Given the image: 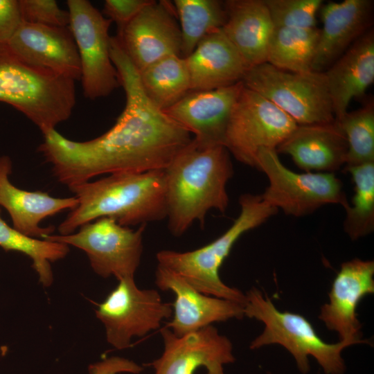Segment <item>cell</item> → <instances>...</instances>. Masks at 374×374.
I'll return each mask as SVG.
<instances>
[{"label":"cell","mask_w":374,"mask_h":374,"mask_svg":"<svg viewBox=\"0 0 374 374\" xmlns=\"http://www.w3.org/2000/svg\"><path fill=\"white\" fill-rule=\"evenodd\" d=\"M22 22L19 0H0V44H7Z\"/></svg>","instance_id":"34"},{"label":"cell","mask_w":374,"mask_h":374,"mask_svg":"<svg viewBox=\"0 0 374 374\" xmlns=\"http://www.w3.org/2000/svg\"><path fill=\"white\" fill-rule=\"evenodd\" d=\"M139 72L141 87L150 102L163 111L190 91L186 62L179 55H170Z\"/></svg>","instance_id":"25"},{"label":"cell","mask_w":374,"mask_h":374,"mask_svg":"<svg viewBox=\"0 0 374 374\" xmlns=\"http://www.w3.org/2000/svg\"><path fill=\"white\" fill-rule=\"evenodd\" d=\"M160 333L163 352L151 363L154 374H194L199 367L207 374H225L224 366L235 360L232 342L213 325L182 337L166 326Z\"/></svg>","instance_id":"14"},{"label":"cell","mask_w":374,"mask_h":374,"mask_svg":"<svg viewBox=\"0 0 374 374\" xmlns=\"http://www.w3.org/2000/svg\"><path fill=\"white\" fill-rule=\"evenodd\" d=\"M274 28L317 27L321 0H264Z\"/></svg>","instance_id":"31"},{"label":"cell","mask_w":374,"mask_h":374,"mask_svg":"<svg viewBox=\"0 0 374 374\" xmlns=\"http://www.w3.org/2000/svg\"><path fill=\"white\" fill-rule=\"evenodd\" d=\"M335 121L354 98L364 96L374 81V31L355 42L325 72Z\"/></svg>","instance_id":"22"},{"label":"cell","mask_w":374,"mask_h":374,"mask_svg":"<svg viewBox=\"0 0 374 374\" xmlns=\"http://www.w3.org/2000/svg\"><path fill=\"white\" fill-rule=\"evenodd\" d=\"M256 168L267 175L269 185L260 195L268 205L295 217L311 214L328 204L349 206L343 184L333 172L297 173L285 167L276 150L263 148Z\"/></svg>","instance_id":"8"},{"label":"cell","mask_w":374,"mask_h":374,"mask_svg":"<svg viewBox=\"0 0 374 374\" xmlns=\"http://www.w3.org/2000/svg\"><path fill=\"white\" fill-rule=\"evenodd\" d=\"M69 28L78 51L84 95L90 100L109 96L120 85L110 55L112 21L89 1L68 0Z\"/></svg>","instance_id":"12"},{"label":"cell","mask_w":374,"mask_h":374,"mask_svg":"<svg viewBox=\"0 0 374 374\" xmlns=\"http://www.w3.org/2000/svg\"><path fill=\"white\" fill-rule=\"evenodd\" d=\"M355 186L352 204L345 209L344 230L352 240L374 230V162L344 168Z\"/></svg>","instance_id":"29"},{"label":"cell","mask_w":374,"mask_h":374,"mask_svg":"<svg viewBox=\"0 0 374 374\" xmlns=\"http://www.w3.org/2000/svg\"><path fill=\"white\" fill-rule=\"evenodd\" d=\"M276 151L290 155L296 165L306 172H333L346 164L348 144L339 124L335 121L298 125Z\"/></svg>","instance_id":"21"},{"label":"cell","mask_w":374,"mask_h":374,"mask_svg":"<svg viewBox=\"0 0 374 374\" xmlns=\"http://www.w3.org/2000/svg\"><path fill=\"white\" fill-rule=\"evenodd\" d=\"M155 284L175 296L172 319L166 325L174 335L182 337L215 322L242 319L244 305L235 301L204 294L177 273L161 265L155 271Z\"/></svg>","instance_id":"16"},{"label":"cell","mask_w":374,"mask_h":374,"mask_svg":"<svg viewBox=\"0 0 374 374\" xmlns=\"http://www.w3.org/2000/svg\"><path fill=\"white\" fill-rule=\"evenodd\" d=\"M240 213L231 227L209 244L197 249L179 252L161 250L158 265L177 273L199 292L244 305L246 295L226 285L219 271L239 238L276 215L278 209L266 204L260 195L246 193L239 198Z\"/></svg>","instance_id":"5"},{"label":"cell","mask_w":374,"mask_h":374,"mask_svg":"<svg viewBox=\"0 0 374 374\" xmlns=\"http://www.w3.org/2000/svg\"><path fill=\"white\" fill-rule=\"evenodd\" d=\"M181 34V56L188 57L209 34L222 28L226 19L224 1L175 0Z\"/></svg>","instance_id":"27"},{"label":"cell","mask_w":374,"mask_h":374,"mask_svg":"<svg viewBox=\"0 0 374 374\" xmlns=\"http://www.w3.org/2000/svg\"><path fill=\"white\" fill-rule=\"evenodd\" d=\"M0 247L5 251H17L30 258L32 267L44 287L53 283L51 262L64 258L69 252V246L65 244L32 238L9 226L1 217V209Z\"/></svg>","instance_id":"28"},{"label":"cell","mask_w":374,"mask_h":374,"mask_svg":"<svg viewBox=\"0 0 374 374\" xmlns=\"http://www.w3.org/2000/svg\"><path fill=\"white\" fill-rule=\"evenodd\" d=\"M373 1L345 0L321 7L323 28L312 71L325 72L359 38L371 29Z\"/></svg>","instance_id":"19"},{"label":"cell","mask_w":374,"mask_h":374,"mask_svg":"<svg viewBox=\"0 0 374 374\" xmlns=\"http://www.w3.org/2000/svg\"><path fill=\"white\" fill-rule=\"evenodd\" d=\"M118 281L95 312L105 327L108 344L123 350L130 347L134 337L161 328L163 321L172 316V306L163 301L157 290L140 289L134 277Z\"/></svg>","instance_id":"11"},{"label":"cell","mask_w":374,"mask_h":374,"mask_svg":"<svg viewBox=\"0 0 374 374\" xmlns=\"http://www.w3.org/2000/svg\"><path fill=\"white\" fill-rule=\"evenodd\" d=\"M146 224L132 229L115 220L101 217L69 235H49L44 240L78 248L87 254L93 271L103 278L118 280L134 277L143 253Z\"/></svg>","instance_id":"10"},{"label":"cell","mask_w":374,"mask_h":374,"mask_svg":"<svg viewBox=\"0 0 374 374\" xmlns=\"http://www.w3.org/2000/svg\"><path fill=\"white\" fill-rule=\"evenodd\" d=\"M116 37L138 71L166 57L181 56V30L168 1L151 0Z\"/></svg>","instance_id":"13"},{"label":"cell","mask_w":374,"mask_h":374,"mask_svg":"<svg viewBox=\"0 0 374 374\" xmlns=\"http://www.w3.org/2000/svg\"><path fill=\"white\" fill-rule=\"evenodd\" d=\"M374 293V261L353 258L343 262L328 294L329 301L320 309L319 319L335 332L339 341L352 346L369 343L362 339L357 305Z\"/></svg>","instance_id":"15"},{"label":"cell","mask_w":374,"mask_h":374,"mask_svg":"<svg viewBox=\"0 0 374 374\" xmlns=\"http://www.w3.org/2000/svg\"><path fill=\"white\" fill-rule=\"evenodd\" d=\"M268 374H272V373H268ZM317 374H319V373H317Z\"/></svg>","instance_id":"36"},{"label":"cell","mask_w":374,"mask_h":374,"mask_svg":"<svg viewBox=\"0 0 374 374\" xmlns=\"http://www.w3.org/2000/svg\"><path fill=\"white\" fill-rule=\"evenodd\" d=\"M245 295L244 317L255 319L264 325L262 332L251 342L250 349L278 344L293 357L302 374L310 371V356L325 374L345 373L346 366L342 352L352 346L350 344L324 341L306 318L294 312L280 311L267 294L256 287L251 288Z\"/></svg>","instance_id":"6"},{"label":"cell","mask_w":374,"mask_h":374,"mask_svg":"<svg viewBox=\"0 0 374 374\" xmlns=\"http://www.w3.org/2000/svg\"><path fill=\"white\" fill-rule=\"evenodd\" d=\"M297 125L274 103L244 85L231 112L224 145L236 160L256 168L258 152L276 150Z\"/></svg>","instance_id":"9"},{"label":"cell","mask_w":374,"mask_h":374,"mask_svg":"<svg viewBox=\"0 0 374 374\" xmlns=\"http://www.w3.org/2000/svg\"><path fill=\"white\" fill-rule=\"evenodd\" d=\"M243 87L240 81L211 90L190 91L163 112L193 134L196 141L224 145L229 118Z\"/></svg>","instance_id":"18"},{"label":"cell","mask_w":374,"mask_h":374,"mask_svg":"<svg viewBox=\"0 0 374 374\" xmlns=\"http://www.w3.org/2000/svg\"><path fill=\"white\" fill-rule=\"evenodd\" d=\"M168 227L182 235L195 222L204 226L207 213H224L229 205L226 185L233 175L231 154L223 145L193 138L164 170Z\"/></svg>","instance_id":"2"},{"label":"cell","mask_w":374,"mask_h":374,"mask_svg":"<svg viewBox=\"0 0 374 374\" xmlns=\"http://www.w3.org/2000/svg\"><path fill=\"white\" fill-rule=\"evenodd\" d=\"M151 0H106L103 13L118 27L119 35L125 27Z\"/></svg>","instance_id":"33"},{"label":"cell","mask_w":374,"mask_h":374,"mask_svg":"<svg viewBox=\"0 0 374 374\" xmlns=\"http://www.w3.org/2000/svg\"><path fill=\"white\" fill-rule=\"evenodd\" d=\"M75 80L26 62L0 44V101L31 121L43 136L71 115Z\"/></svg>","instance_id":"4"},{"label":"cell","mask_w":374,"mask_h":374,"mask_svg":"<svg viewBox=\"0 0 374 374\" xmlns=\"http://www.w3.org/2000/svg\"><path fill=\"white\" fill-rule=\"evenodd\" d=\"M244 85L260 94L297 125L335 121L324 72L293 73L267 62L248 69Z\"/></svg>","instance_id":"7"},{"label":"cell","mask_w":374,"mask_h":374,"mask_svg":"<svg viewBox=\"0 0 374 374\" xmlns=\"http://www.w3.org/2000/svg\"><path fill=\"white\" fill-rule=\"evenodd\" d=\"M11 173V159L8 156H1L0 206L8 212L12 227L28 236L43 239L51 235L55 227H42L40 222L63 211H71L78 204L75 196L55 197L47 192L20 189L10 182Z\"/></svg>","instance_id":"20"},{"label":"cell","mask_w":374,"mask_h":374,"mask_svg":"<svg viewBox=\"0 0 374 374\" xmlns=\"http://www.w3.org/2000/svg\"><path fill=\"white\" fill-rule=\"evenodd\" d=\"M143 368L128 359L113 356L96 363L91 364L88 368L89 374H118L129 373L138 374Z\"/></svg>","instance_id":"35"},{"label":"cell","mask_w":374,"mask_h":374,"mask_svg":"<svg viewBox=\"0 0 374 374\" xmlns=\"http://www.w3.org/2000/svg\"><path fill=\"white\" fill-rule=\"evenodd\" d=\"M319 36L317 27L274 28L268 43L266 62L285 71H310Z\"/></svg>","instance_id":"26"},{"label":"cell","mask_w":374,"mask_h":374,"mask_svg":"<svg viewBox=\"0 0 374 374\" xmlns=\"http://www.w3.org/2000/svg\"><path fill=\"white\" fill-rule=\"evenodd\" d=\"M224 3L226 19L222 29L247 70L266 62L274 26L264 0H228Z\"/></svg>","instance_id":"24"},{"label":"cell","mask_w":374,"mask_h":374,"mask_svg":"<svg viewBox=\"0 0 374 374\" xmlns=\"http://www.w3.org/2000/svg\"><path fill=\"white\" fill-rule=\"evenodd\" d=\"M7 45L28 64L75 81L81 79L78 51L69 26L23 21Z\"/></svg>","instance_id":"17"},{"label":"cell","mask_w":374,"mask_h":374,"mask_svg":"<svg viewBox=\"0 0 374 374\" xmlns=\"http://www.w3.org/2000/svg\"><path fill=\"white\" fill-rule=\"evenodd\" d=\"M347 141L345 168L374 162V104L371 100L339 121Z\"/></svg>","instance_id":"30"},{"label":"cell","mask_w":374,"mask_h":374,"mask_svg":"<svg viewBox=\"0 0 374 374\" xmlns=\"http://www.w3.org/2000/svg\"><path fill=\"white\" fill-rule=\"evenodd\" d=\"M70 190L78 204L59 224V235L73 233L101 217L129 227L167 217L164 170L111 174Z\"/></svg>","instance_id":"3"},{"label":"cell","mask_w":374,"mask_h":374,"mask_svg":"<svg viewBox=\"0 0 374 374\" xmlns=\"http://www.w3.org/2000/svg\"><path fill=\"white\" fill-rule=\"evenodd\" d=\"M190 91L211 90L242 81L247 69L220 28L205 37L186 58Z\"/></svg>","instance_id":"23"},{"label":"cell","mask_w":374,"mask_h":374,"mask_svg":"<svg viewBox=\"0 0 374 374\" xmlns=\"http://www.w3.org/2000/svg\"><path fill=\"white\" fill-rule=\"evenodd\" d=\"M23 21L48 26H69V14L54 0H19Z\"/></svg>","instance_id":"32"},{"label":"cell","mask_w":374,"mask_h":374,"mask_svg":"<svg viewBox=\"0 0 374 374\" xmlns=\"http://www.w3.org/2000/svg\"><path fill=\"white\" fill-rule=\"evenodd\" d=\"M110 55L126 99L115 124L85 141H72L54 130L37 149L57 181L69 189L100 175L165 170L193 139L148 98L116 36L110 38Z\"/></svg>","instance_id":"1"}]
</instances>
